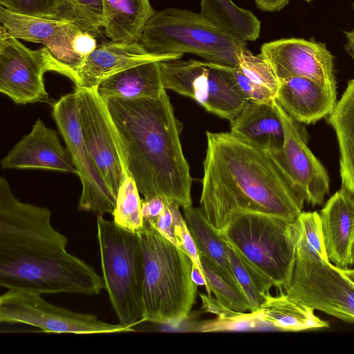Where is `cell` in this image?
Returning <instances> with one entry per match:
<instances>
[{
  "mask_svg": "<svg viewBox=\"0 0 354 354\" xmlns=\"http://www.w3.org/2000/svg\"><path fill=\"white\" fill-rule=\"evenodd\" d=\"M46 207L19 201L0 178V285L39 295H97L102 277L66 250L67 238L50 223Z\"/></svg>",
  "mask_w": 354,
  "mask_h": 354,
  "instance_id": "1",
  "label": "cell"
},
{
  "mask_svg": "<svg viewBox=\"0 0 354 354\" xmlns=\"http://www.w3.org/2000/svg\"><path fill=\"white\" fill-rule=\"evenodd\" d=\"M206 136L200 204L216 230L243 212L298 218L305 200L266 150L231 131Z\"/></svg>",
  "mask_w": 354,
  "mask_h": 354,
  "instance_id": "2",
  "label": "cell"
},
{
  "mask_svg": "<svg viewBox=\"0 0 354 354\" xmlns=\"http://www.w3.org/2000/svg\"><path fill=\"white\" fill-rule=\"evenodd\" d=\"M107 106L122 140L129 174L140 194L192 205L191 177L180 140L182 123L164 90L155 97H111Z\"/></svg>",
  "mask_w": 354,
  "mask_h": 354,
  "instance_id": "3",
  "label": "cell"
},
{
  "mask_svg": "<svg viewBox=\"0 0 354 354\" xmlns=\"http://www.w3.org/2000/svg\"><path fill=\"white\" fill-rule=\"evenodd\" d=\"M138 233L145 259L142 322L179 324L188 317L197 295L194 263L151 224L144 223Z\"/></svg>",
  "mask_w": 354,
  "mask_h": 354,
  "instance_id": "4",
  "label": "cell"
},
{
  "mask_svg": "<svg viewBox=\"0 0 354 354\" xmlns=\"http://www.w3.org/2000/svg\"><path fill=\"white\" fill-rule=\"evenodd\" d=\"M239 258L270 286L289 284L296 261L299 230L296 222L243 212L233 215L219 232Z\"/></svg>",
  "mask_w": 354,
  "mask_h": 354,
  "instance_id": "5",
  "label": "cell"
},
{
  "mask_svg": "<svg viewBox=\"0 0 354 354\" xmlns=\"http://www.w3.org/2000/svg\"><path fill=\"white\" fill-rule=\"evenodd\" d=\"M156 55L191 53L206 62L239 66L238 55L247 41L222 30L201 13L168 8L154 12L138 41Z\"/></svg>",
  "mask_w": 354,
  "mask_h": 354,
  "instance_id": "6",
  "label": "cell"
},
{
  "mask_svg": "<svg viewBox=\"0 0 354 354\" xmlns=\"http://www.w3.org/2000/svg\"><path fill=\"white\" fill-rule=\"evenodd\" d=\"M97 239L104 288L119 324L133 328L144 314L145 259L139 234L99 214Z\"/></svg>",
  "mask_w": 354,
  "mask_h": 354,
  "instance_id": "7",
  "label": "cell"
},
{
  "mask_svg": "<svg viewBox=\"0 0 354 354\" xmlns=\"http://www.w3.org/2000/svg\"><path fill=\"white\" fill-rule=\"evenodd\" d=\"M229 67L192 59L160 62L165 90L192 98L207 111L231 121L250 102L239 90Z\"/></svg>",
  "mask_w": 354,
  "mask_h": 354,
  "instance_id": "8",
  "label": "cell"
},
{
  "mask_svg": "<svg viewBox=\"0 0 354 354\" xmlns=\"http://www.w3.org/2000/svg\"><path fill=\"white\" fill-rule=\"evenodd\" d=\"M283 289L314 310L354 323V283L341 269L310 250L300 236L292 277Z\"/></svg>",
  "mask_w": 354,
  "mask_h": 354,
  "instance_id": "9",
  "label": "cell"
},
{
  "mask_svg": "<svg viewBox=\"0 0 354 354\" xmlns=\"http://www.w3.org/2000/svg\"><path fill=\"white\" fill-rule=\"evenodd\" d=\"M41 295L23 290H8L0 297V322L23 324L52 333L100 334L133 330L120 324L103 322L92 314L53 305Z\"/></svg>",
  "mask_w": 354,
  "mask_h": 354,
  "instance_id": "10",
  "label": "cell"
},
{
  "mask_svg": "<svg viewBox=\"0 0 354 354\" xmlns=\"http://www.w3.org/2000/svg\"><path fill=\"white\" fill-rule=\"evenodd\" d=\"M82 133L91 155L107 185L117 197L129 175L124 147L106 102L93 88H75Z\"/></svg>",
  "mask_w": 354,
  "mask_h": 354,
  "instance_id": "11",
  "label": "cell"
},
{
  "mask_svg": "<svg viewBox=\"0 0 354 354\" xmlns=\"http://www.w3.org/2000/svg\"><path fill=\"white\" fill-rule=\"evenodd\" d=\"M53 116L82 183L78 209L99 214H112L116 196L102 177L85 142L75 92L62 96L53 104Z\"/></svg>",
  "mask_w": 354,
  "mask_h": 354,
  "instance_id": "12",
  "label": "cell"
},
{
  "mask_svg": "<svg viewBox=\"0 0 354 354\" xmlns=\"http://www.w3.org/2000/svg\"><path fill=\"white\" fill-rule=\"evenodd\" d=\"M47 71L66 76L46 47L31 50L17 39L0 38V92L15 103L48 102L44 80Z\"/></svg>",
  "mask_w": 354,
  "mask_h": 354,
  "instance_id": "13",
  "label": "cell"
},
{
  "mask_svg": "<svg viewBox=\"0 0 354 354\" xmlns=\"http://www.w3.org/2000/svg\"><path fill=\"white\" fill-rule=\"evenodd\" d=\"M284 129V142L278 149L268 152L306 202L320 205L329 192L330 180L323 165L304 140L295 121L274 100Z\"/></svg>",
  "mask_w": 354,
  "mask_h": 354,
  "instance_id": "14",
  "label": "cell"
},
{
  "mask_svg": "<svg viewBox=\"0 0 354 354\" xmlns=\"http://www.w3.org/2000/svg\"><path fill=\"white\" fill-rule=\"evenodd\" d=\"M0 38H15L44 45L74 81L82 61L75 55L74 40L83 30L68 21L52 20L13 12L0 6Z\"/></svg>",
  "mask_w": 354,
  "mask_h": 354,
  "instance_id": "15",
  "label": "cell"
},
{
  "mask_svg": "<svg viewBox=\"0 0 354 354\" xmlns=\"http://www.w3.org/2000/svg\"><path fill=\"white\" fill-rule=\"evenodd\" d=\"M261 55L271 64L279 81L302 77L336 88L333 57L323 43L281 39L263 44Z\"/></svg>",
  "mask_w": 354,
  "mask_h": 354,
  "instance_id": "16",
  "label": "cell"
},
{
  "mask_svg": "<svg viewBox=\"0 0 354 354\" xmlns=\"http://www.w3.org/2000/svg\"><path fill=\"white\" fill-rule=\"evenodd\" d=\"M3 169H43L77 174L71 157L57 131L37 119L1 160Z\"/></svg>",
  "mask_w": 354,
  "mask_h": 354,
  "instance_id": "17",
  "label": "cell"
},
{
  "mask_svg": "<svg viewBox=\"0 0 354 354\" xmlns=\"http://www.w3.org/2000/svg\"><path fill=\"white\" fill-rule=\"evenodd\" d=\"M183 54L156 55L147 52L139 42H104L90 53L77 69L75 88H93L104 79L129 68L153 61L180 59Z\"/></svg>",
  "mask_w": 354,
  "mask_h": 354,
  "instance_id": "18",
  "label": "cell"
},
{
  "mask_svg": "<svg viewBox=\"0 0 354 354\" xmlns=\"http://www.w3.org/2000/svg\"><path fill=\"white\" fill-rule=\"evenodd\" d=\"M336 88L313 80L292 77L279 81L276 100L295 122L313 124L328 116L337 103Z\"/></svg>",
  "mask_w": 354,
  "mask_h": 354,
  "instance_id": "19",
  "label": "cell"
},
{
  "mask_svg": "<svg viewBox=\"0 0 354 354\" xmlns=\"http://www.w3.org/2000/svg\"><path fill=\"white\" fill-rule=\"evenodd\" d=\"M328 259L344 270L352 266L354 242V198L340 189L326 202L320 213Z\"/></svg>",
  "mask_w": 354,
  "mask_h": 354,
  "instance_id": "20",
  "label": "cell"
},
{
  "mask_svg": "<svg viewBox=\"0 0 354 354\" xmlns=\"http://www.w3.org/2000/svg\"><path fill=\"white\" fill-rule=\"evenodd\" d=\"M274 102H250L230 121V131L267 152L281 148L284 142V129Z\"/></svg>",
  "mask_w": 354,
  "mask_h": 354,
  "instance_id": "21",
  "label": "cell"
},
{
  "mask_svg": "<svg viewBox=\"0 0 354 354\" xmlns=\"http://www.w3.org/2000/svg\"><path fill=\"white\" fill-rule=\"evenodd\" d=\"M160 62L143 63L103 80L96 87L100 97L134 99L155 97L165 90L162 83Z\"/></svg>",
  "mask_w": 354,
  "mask_h": 354,
  "instance_id": "22",
  "label": "cell"
},
{
  "mask_svg": "<svg viewBox=\"0 0 354 354\" xmlns=\"http://www.w3.org/2000/svg\"><path fill=\"white\" fill-rule=\"evenodd\" d=\"M106 36L118 43L138 42L154 13L149 0H102Z\"/></svg>",
  "mask_w": 354,
  "mask_h": 354,
  "instance_id": "23",
  "label": "cell"
},
{
  "mask_svg": "<svg viewBox=\"0 0 354 354\" xmlns=\"http://www.w3.org/2000/svg\"><path fill=\"white\" fill-rule=\"evenodd\" d=\"M263 324L285 331H301L328 328V322L314 313V309L283 293L272 296L268 292L257 310Z\"/></svg>",
  "mask_w": 354,
  "mask_h": 354,
  "instance_id": "24",
  "label": "cell"
},
{
  "mask_svg": "<svg viewBox=\"0 0 354 354\" xmlns=\"http://www.w3.org/2000/svg\"><path fill=\"white\" fill-rule=\"evenodd\" d=\"M328 123L334 129L339 145L342 189L354 198V77L328 116Z\"/></svg>",
  "mask_w": 354,
  "mask_h": 354,
  "instance_id": "25",
  "label": "cell"
},
{
  "mask_svg": "<svg viewBox=\"0 0 354 354\" xmlns=\"http://www.w3.org/2000/svg\"><path fill=\"white\" fill-rule=\"evenodd\" d=\"M200 13L222 30L245 41H256L259 37L261 23L258 18L232 0H201Z\"/></svg>",
  "mask_w": 354,
  "mask_h": 354,
  "instance_id": "26",
  "label": "cell"
},
{
  "mask_svg": "<svg viewBox=\"0 0 354 354\" xmlns=\"http://www.w3.org/2000/svg\"><path fill=\"white\" fill-rule=\"evenodd\" d=\"M183 211L187 227L198 253L214 261L229 278L238 283L228 260L227 244L219 232L207 221L202 209L189 205L183 207Z\"/></svg>",
  "mask_w": 354,
  "mask_h": 354,
  "instance_id": "27",
  "label": "cell"
},
{
  "mask_svg": "<svg viewBox=\"0 0 354 354\" xmlns=\"http://www.w3.org/2000/svg\"><path fill=\"white\" fill-rule=\"evenodd\" d=\"M203 272L207 288V293L212 292L223 305L238 312L251 311L250 304L238 283L229 278L214 261L199 254Z\"/></svg>",
  "mask_w": 354,
  "mask_h": 354,
  "instance_id": "28",
  "label": "cell"
},
{
  "mask_svg": "<svg viewBox=\"0 0 354 354\" xmlns=\"http://www.w3.org/2000/svg\"><path fill=\"white\" fill-rule=\"evenodd\" d=\"M8 10L39 18L68 21L95 36L99 33L67 0H10Z\"/></svg>",
  "mask_w": 354,
  "mask_h": 354,
  "instance_id": "29",
  "label": "cell"
},
{
  "mask_svg": "<svg viewBox=\"0 0 354 354\" xmlns=\"http://www.w3.org/2000/svg\"><path fill=\"white\" fill-rule=\"evenodd\" d=\"M134 179L127 175L122 181L112 213L113 221L128 230L138 232L144 226L142 199Z\"/></svg>",
  "mask_w": 354,
  "mask_h": 354,
  "instance_id": "30",
  "label": "cell"
},
{
  "mask_svg": "<svg viewBox=\"0 0 354 354\" xmlns=\"http://www.w3.org/2000/svg\"><path fill=\"white\" fill-rule=\"evenodd\" d=\"M227 254L233 274L250 304V312L257 310L263 301V295L269 292L271 288L254 270L239 258L228 244Z\"/></svg>",
  "mask_w": 354,
  "mask_h": 354,
  "instance_id": "31",
  "label": "cell"
},
{
  "mask_svg": "<svg viewBox=\"0 0 354 354\" xmlns=\"http://www.w3.org/2000/svg\"><path fill=\"white\" fill-rule=\"evenodd\" d=\"M238 59V67L249 80L268 88L277 95L279 80L267 59L261 54L253 55L248 48L239 53Z\"/></svg>",
  "mask_w": 354,
  "mask_h": 354,
  "instance_id": "32",
  "label": "cell"
},
{
  "mask_svg": "<svg viewBox=\"0 0 354 354\" xmlns=\"http://www.w3.org/2000/svg\"><path fill=\"white\" fill-rule=\"evenodd\" d=\"M263 324L259 311L241 313L230 317H217L212 319L195 323L191 330L196 332L243 331L257 328Z\"/></svg>",
  "mask_w": 354,
  "mask_h": 354,
  "instance_id": "33",
  "label": "cell"
},
{
  "mask_svg": "<svg viewBox=\"0 0 354 354\" xmlns=\"http://www.w3.org/2000/svg\"><path fill=\"white\" fill-rule=\"evenodd\" d=\"M296 222L299 230V236L308 248L323 259L328 261L319 214L317 212L302 211Z\"/></svg>",
  "mask_w": 354,
  "mask_h": 354,
  "instance_id": "34",
  "label": "cell"
},
{
  "mask_svg": "<svg viewBox=\"0 0 354 354\" xmlns=\"http://www.w3.org/2000/svg\"><path fill=\"white\" fill-rule=\"evenodd\" d=\"M170 207L174 217L176 246L185 253L192 259L194 264L203 272L198 251L187 227L184 217L180 212V206L170 202Z\"/></svg>",
  "mask_w": 354,
  "mask_h": 354,
  "instance_id": "35",
  "label": "cell"
},
{
  "mask_svg": "<svg viewBox=\"0 0 354 354\" xmlns=\"http://www.w3.org/2000/svg\"><path fill=\"white\" fill-rule=\"evenodd\" d=\"M229 68L239 90L250 102L271 103L276 99L275 93L249 80L239 67Z\"/></svg>",
  "mask_w": 354,
  "mask_h": 354,
  "instance_id": "36",
  "label": "cell"
},
{
  "mask_svg": "<svg viewBox=\"0 0 354 354\" xmlns=\"http://www.w3.org/2000/svg\"><path fill=\"white\" fill-rule=\"evenodd\" d=\"M67 1L88 23L100 32L103 24L102 0H67Z\"/></svg>",
  "mask_w": 354,
  "mask_h": 354,
  "instance_id": "37",
  "label": "cell"
},
{
  "mask_svg": "<svg viewBox=\"0 0 354 354\" xmlns=\"http://www.w3.org/2000/svg\"><path fill=\"white\" fill-rule=\"evenodd\" d=\"M147 223L153 225L164 236L176 245L174 217L170 207V202H167L164 211L153 222Z\"/></svg>",
  "mask_w": 354,
  "mask_h": 354,
  "instance_id": "38",
  "label": "cell"
},
{
  "mask_svg": "<svg viewBox=\"0 0 354 354\" xmlns=\"http://www.w3.org/2000/svg\"><path fill=\"white\" fill-rule=\"evenodd\" d=\"M167 202L168 201L161 196L142 199V212L144 223L153 222L164 211Z\"/></svg>",
  "mask_w": 354,
  "mask_h": 354,
  "instance_id": "39",
  "label": "cell"
},
{
  "mask_svg": "<svg viewBox=\"0 0 354 354\" xmlns=\"http://www.w3.org/2000/svg\"><path fill=\"white\" fill-rule=\"evenodd\" d=\"M199 296L202 300L203 309L221 317H230L239 315L242 312H238L230 309L221 303L216 298L209 296L207 294L200 293Z\"/></svg>",
  "mask_w": 354,
  "mask_h": 354,
  "instance_id": "40",
  "label": "cell"
},
{
  "mask_svg": "<svg viewBox=\"0 0 354 354\" xmlns=\"http://www.w3.org/2000/svg\"><path fill=\"white\" fill-rule=\"evenodd\" d=\"M257 7L264 12H277L282 10L290 0H254ZM310 1V0H306Z\"/></svg>",
  "mask_w": 354,
  "mask_h": 354,
  "instance_id": "41",
  "label": "cell"
},
{
  "mask_svg": "<svg viewBox=\"0 0 354 354\" xmlns=\"http://www.w3.org/2000/svg\"><path fill=\"white\" fill-rule=\"evenodd\" d=\"M192 278L196 284L205 286L207 289V284L203 272L194 263L192 265Z\"/></svg>",
  "mask_w": 354,
  "mask_h": 354,
  "instance_id": "42",
  "label": "cell"
},
{
  "mask_svg": "<svg viewBox=\"0 0 354 354\" xmlns=\"http://www.w3.org/2000/svg\"><path fill=\"white\" fill-rule=\"evenodd\" d=\"M347 43L346 49L354 58V30L346 33Z\"/></svg>",
  "mask_w": 354,
  "mask_h": 354,
  "instance_id": "43",
  "label": "cell"
},
{
  "mask_svg": "<svg viewBox=\"0 0 354 354\" xmlns=\"http://www.w3.org/2000/svg\"><path fill=\"white\" fill-rule=\"evenodd\" d=\"M342 272L354 283V268L342 270Z\"/></svg>",
  "mask_w": 354,
  "mask_h": 354,
  "instance_id": "44",
  "label": "cell"
},
{
  "mask_svg": "<svg viewBox=\"0 0 354 354\" xmlns=\"http://www.w3.org/2000/svg\"><path fill=\"white\" fill-rule=\"evenodd\" d=\"M10 0H0V5L6 9L9 8Z\"/></svg>",
  "mask_w": 354,
  "mask_h": 354,
  "instance_id": "45",
  "label": "cell"
},
{
  "mask_svg": "<svg viewBox=\"0 0 354 354\" xmlns=\"http://www.w3.org/2000/svg\"><path fill=\"white\" fill-rule=\"evenodd\" d=\"M351 259H352V265H353L354 264V242H353V245L352 250H351Z\"/></svg>",
  "mask_w": 354,
  "mask_h": 354,
  "instance_id": "46",
  "label": "cell"
},
{
  "mask_svg": "<svg viewBox=\"0 0 354 354\" xmlns=\"http://www.w3.org/2000/svg\"><path fill=\"white\" fill-rule=\"evenodd\" d=\"M353 6H354V4H353Z\"/></svg>",
  "mask_w": 354,
  "mask_h": 354,
  "instance_id": "47",
  "label": "cell"
}]
</instances>
